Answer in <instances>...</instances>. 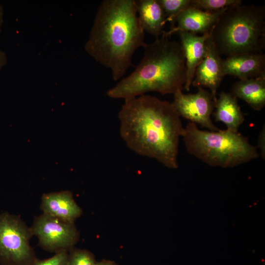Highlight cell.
I'll return each mask as SVG.
<instances>
[{"instance_id": "11", "label": "cell", "mask_w": 265, "mask_h": 265, "mask_svg": "<svg viewBox=\"0 0 265 265\" xmlns=\"http://www.w3.org/2000/svg\"><path fill=\"white\" fill-rule=\"evenodd\" d=\"M40 208L43 213L72 223L82 213L70 190L44 193Z\"/></svg>"}, {"instance_id": "3", "label": "cell", "mask_w": 265, "mask_h": 265, "mask_svg": "<svg viewBox=\"0 0 265 265\" xmlns=\"http://www.w3.org/2000/svg\"><path fill=\"white\" fill-rule=\"evenodd\" d=\"M143 48L140 62L131 74L106 91L108 97L125 100L150 92L167 95L183 90L186 65L181 43L162 34Z\"/></svg>"}, {"instance_id": "4", "label": "cell", "mask_w": 265, "mask_h": 265, "mask_svg": "<svg viewBox=\"0 0 265 265\" xmlns=\"http://www.w3.org/2000/svg\"><path fill=\"white\" fill-rule=\"evenodd\" d=\"M220 55L263 53L265 49V7L238 5L227 8L210 31Z\"/></svg>"}, {"instance_id": "9", "label": "cell", "mask_w": 265, "mask_h": 265, "mask_svg": "<svg viewBox=\"0 0 265 265\" xmlns=\"http://www.w3.org/2000/svg\"><path fill=\"white\" fill-rule=\"evenodd\" d=\"M206 44V54L195 70L191 85L208 88L216 101L217 90L225 77L222 68L223 59L214 46L210 34Z\"/></svg>"}, {"instance_id": "5", "label": "cell", "mask_w": 265, "mask_h": 265, "mask_svg": "<svg viewBox=\"0 0 265 265\" xmlns=\"http://www.w3.org/2000/svg\"><path fill=\"white\" fill-rule=\"evenodd\" d=\"M181 137L188 153L211 166L233 167L259 157L257 148L238 132L203 131L189 122Z\"/></svg>"}, {"instance_id": "22", "label": "cell", "mask_w": 265, "mask_h": 265, "mask_svg": "<svg viewBox=\"0 0 265 265\" xmlns=\"http://www.w3.org/2000/svg\"><path fill=\"white\" fill-rule=\"evenodd\" d=\"M6 62L7 58L5 53L0 51V70L6 64Z\"/></svg>"}, {"instance_id": "7", "label": "cell", "mask_w": 265, "mask_h": 265, "mask_svg": "<svg viewBox=\"0 0 265 265\" xmlns=\"http://www.w3.org/2000/svg\"><path fill=\"white\" fill-rule=\"evenodd\" d=\"M30 229L40 247L54 253L69 251L79 239V233L74 223L43 213L34 217Z\"/></svg>"}, {"instance_id": "15", "label": "cell", "mask_w": 265, "mask_h": 265, "mask_svg": "<svg viewBox=\"0 0 265 265\" xmlns=\"http://www.w3.org/2000/svg\"><path fill=\"white\" fill-rule=\"evenodd\" d=\"M231 94L244 101L254 110H261L265 106V75L239 80L233 84Z\"/></svg>"}, {"instance_id": "19", "label": "cell", "mask_w": 265, "mask_h": 265, "mask_svg": "<svg viewBox=\"0 0 265 265\" xmlns=\"http://www.w3.org/2000/svg\"><path fill=\"white\" fill-rule=\"evenodd\" d=\"M96 262L89 251L73 248L68 251L66 265H95Z\"/></svg>"}, {"instance_id": "21", "label": "cell", "mask_w": 265, "mask_h": 265, "mask_svg": "<svg viewBox=\"0 0 265 265\" xmlns=\"http://www.w3.org/2000/svg\"><path fill=\"white\" fill-rule=\"evenodd\" d=\"M258 148L260 150V154L262 158L265 159V125L263 127L258 139Z\"/></svg>"}, {"instance_id": "16", "label": "cell", "mask_w": 265, "mask_h": 265, "mask_svg": "<svg viewBox=\"0 0 265 265\" xmlns=\"http://www.w3.org/2000/svg\"><path fill=\"white\" fill-rule=\"evenodd\" d=\"M214 108L215 121L224 123L227 130L238 132L244 116L237 98L231 93L222 91L215 101Z\"/></svg>"}, {"instance_id": "10", "label": "cell", "mask_w": 265, "mask_h": 265, "mask_svg": "<svg viewBox=\"0 0 265 265\" xmlns=\"http://www.w3.org/2000/svg\"><path fill=\"white\" fill-rule=\"evenodd\" d=\"M215 12L205 11L189 6L182 11L176 18L174 27L162 34L170 37L173 34L188 32L197 34L209 33L219 17L227 9Z\"/></svg>"}, {"instance_id": "13", "label": "cell", "mask_w": 265, "mask_h": 265, "mask_svg": "<svg viewBox=\"0 0 265 265\" xmlns=\"http://www.w3.org/2000/svg\"><path fill=\"white\" fill-rule=\"evenodd\" d=\"M178 33L186 58V80L184 88L189 91L195 70L206 54V42L210 32L201 35L188 32H180Z\"/></svg>"}, {"instance_id": "17", "label": "cell", "mask_w": 265, "mask_h": 265, "mask_svg": "<svg viewBox=\"0 0 265 265\" xmlns=\"http://www.w3.org/2000/svg\"><path fill=\"white\" fill-rule=\"evenodd\" d=\"M163 8L166 22L170 23V28L174 27L176 18L179 14L190 6L191 0H158Z\"/></svg>"}, {"instance_id": "1", "label": "cell", "mask_w": 265, "mask_h": 265, "mask_svg": "<svg viewBox=\"0 0 265 265\" xmlns=\"http://www.w3.org/2000/svg\"><path fill=\"white\" fill-rule=\"evenodd\" d=\"M119 132L130 150L176 169L183 127L172 103L143 95L126 99L118 113Z\"/></svg>"}, {"instance_id": "18", "label": "cell", "mask_w": 265, "mask_h": 265, "mask_svg": "<svg viewBox=\"0 0 265 265\" xmlns=\"http://www.w3.org/2000/svg\"><path fill=\"white\" fill-rule=\"evenodd\" d=\"M242 3L241 0H191L190 6L205 11L215 12Z\"/></svg>"}, {"instance_id": "23", "label": "cell", "mask_w": 265, "mask_h": 265, "mask_svg": "<svg viewBox=\"0 0 265 265\" xmlns=\"http://www.w3.org/2000/svg\"><path fill=\"white\" fill-rule=\"evenodd\" d=\"M95 265H117L115 263L109 260H102L97 262Z\"/></svg>"}, {"instance_id": "14", "label": "cell", "mask_w": 265, "mask_h": 265, "mask_svg": "<svg viewBox=\"0 0 265 265\" xmlns=\"http://www.w3.org/2000/svg\"><path fill=\"white\" fill-rule=\"evenodd\" d=\"M138 18L144 31L156 38L163 33L166 16L158 0H135Z\"/></svg>"}, {"instance_id": "12", "label": "cell", "mask_w": 265, "mask_h": 265, "mask_svg": "<svg viewBox=\"0 0 265 265\" xmlns=\"http://www.w3.org/2000/svg\"><path fill=\"white\" fill-rule=\"evenodd\" d=\"M224 76L230 75L239 80L265 75V55L263 53L242 54L227 57L222 60Z\"/></svg>"}, {"instance_id": "8", "label": "cell", "mask_w": 265, "mask_h": 265, "mask_svg": "<svg viewBox=\"0 0 265 265\" xmlns=\"http://www.w3.org/2000/svg\"><path fill=\"white\" fill-rule=\"evenodd\" d=\"M173 96L172 104L180 117L210 131L220 130L214 125L211 118L215 107V100L210 91L198 87L195 93L186 94L182 90H179Z\"/></svg>"}, {"instance_id": "2", "label": "cell", "mask_w": 265, "mask_h": 265, "mask_svg": "<svg viewBox=\"0 0 265 265\" xmlns=\"http://www.w3.org/2000/svg\"><path fill=\"white\" fill-rule=\"evenodd\" d=\"M145 44L135 0H104L98 7L84 49L110 69L117 81L131 66L135 52Z\"/></svg>"}, {"instance_id": "6", "label": "cell", "mask_w": 265, "mask_h": 265, "mask_svg": "<svg viewBox=\"0 0 265 265\" xmlns=\"http://www.w3.org/2000/svg\"><path fill=\"white\" fill-rule=\"evenodd\" d=\"M33 236L20 216L0 214V264L31 265L36 259L30 240Z\"/></svg>"}, {"instance_id": "24", "label": "cell", "mask_w": 265, "mask_h": 265, "mask_svg": "<svg viewBox=\"0 0 265 265\" xmlns=\"http://www.w3.org/2000/svg\"><path fill=\"white\" fill-rule=\"evenodd\" d=\"M3 22V10L1 6L0 5V32L1 29V26Z\"/></svg>"}, {"instance_id": "20", "label": "cell", "mask_w": 265, "mask_h": 265, "mask_svg": "<svg viewBox=\"0 0 265 265\" xmlns=\"http://www.w3.org/2000/svg\"><path fill=\"white\" fill-rule=\"evenodd\" d=\"M68 251L55 253L52 257L44 260L36 259L31 265H66Z\"/></svg>"}]
</instances>
